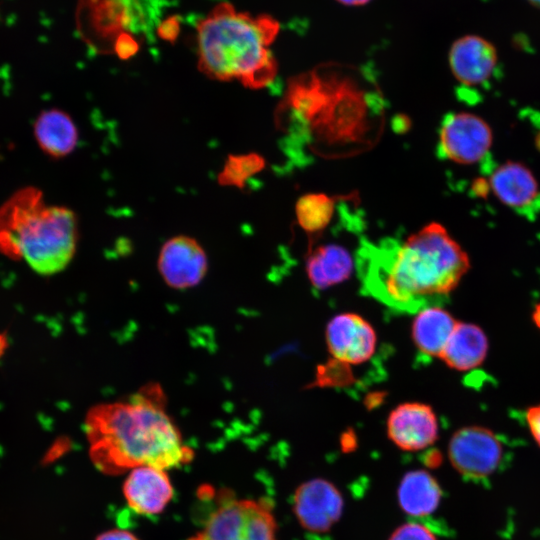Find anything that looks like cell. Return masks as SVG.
I'll return each instance as SVG.
<instances>
[{"instance_id": "3957f363", "label": "cell", "mask_w": 540, "mask_h": 540, "mask_svg": "<svg viewBox=\"0 0 540 540\" xmlns=\"http://www.w3.org/2000/svg\"><path fill=\"white\" fill-rule=\"evenodd\" d=\"M280 29L269 14L253 15L220 2L196 25L198 68L214 80L264 88L277 76L271 46Z\"/></svg>"}, {"instance_id": "603a6c76", "label": "cell", "mask_w": 540, "mask_h": 540, "mask_svg": "<svg viewBox=\"0 0 540 540\" xmlns=\"http://www.w3.org/2000/svg\"><path fill=\"white\" fill-rule=\"evenodd\" d=\"M263 166L264 161L259 155L230 157L220 179L227 184L242 186L247 178L260 171Z\"/></svg>"}, {"instance_id": "4316f807", "label": "cell", "mask_w": 540, "mask_h": 540, "mask_svg": "<svg viewBox=\"0 0 540 540\" xmlns=\"http://www.w3.org/2000/svg\"><path fill=\"white\" fill-rule=\"evenodd\" d=\"M471 190L476 197L486 198L491 194L488 177L476 178L471 185Z\"/></svg>"}, {"instance_id": "8fae6325", "label": "cell", "mask_w": 540, "mask_h": 540, "mask_svg": "<svg viewBox=\"0 0 540 540\" xmlns=\"http://www.w3.org/2000/svg\"><path fill=\"white\" fill-rule=\"evenodd\" d=\"M325 339L330 354L345 364H361L371 358L377 337L372 325L362 316L346 312L327 324Z\"/></svg>"}, {"instance_id": "d6986e66", "label": "cell", "mask_w": 540, "mask_h": 540, "mask_svg": "<svg viewBox=\"0 0 540 540\" xmlns=\"http://www.w3.org/2000/svg\"><path fill=\"white\" fill-rule=\"evenodd\" d=\"M442 491L437 480L426 470L407 472L397 488V501L401 510L412 517L432 514L441 501Z\"/></svg>"}, {"instance_id": "4dcf8cb0", "label": "cell", "mask_w": 540, "mask_h": 540, "mask_svg": "<svg viewBox=\"0 0 540 540\" xmlns=\"http://www.w3.org/2000/svg\"><path fill=\"white\" fill-rule=\"evenodd\" d=\"M529 1L532 5L540 8V0H527Z\"/></svg>"}, {"instance_id": "52a82bcc", "label": "cell", "mask_w": 540, "mask_h": 540, "mask_svg": "<svg viewBox=\"0 0 540 540\" xmlns=\"http://www.w3.org/2000/svg\"><path fill=\"white\" fill-rule=\"evenodd\" d=\"M493 143L494 132L486 119L473 112L457 111L443 118L437 146L445 160L468 166L483 161Z\"/></svg>"}, {"instance_id": "ffe728a7", "label": "cell", "mask_w": 540, "mask_h": 540, "mask_svg": "<svg viewBox=\"0 0 540 540\" xmlns=\"http://www.w3.org/2000/svg\"><path fill=\"white\" fill-rule=\"evenodd\" d=\"M34 134L38 146L53 158L70 154L78 141L74 121L66 112L59 109L43 111L35 121Z\"/></svg>"}, {"instance_id": "83f0119b", "label": "cell", "mask_w": 540, "mask_h": 540, "mask_svg": "<svg viewBox=\"0 0 540 540\" xmlns=\"http://www.w3.org/2000/svg\"><path fill=\"white\" fill-rule=\"evenodd\" d=\"M340 4L347 6H360L369 3L371 0H336Z\"/></svg>"}, {"instance_id": "cb8c5ba5", "label": "cell", "mask_w": 540, "mask_h": 540, "mask_svg": "<svg viewBox=\"0 0 540 540\" xmlns=\"http://www.w3.org/2000/svg\"><path fill=\"white\" fill-rule=\"evenodd\" d=\"M388 540H437L435 534L418 522H407L398 526Z\"/></svg>"}, {"instance_id": "30bf717a", "label": "cell", "mask_w": 540, "mask_h": 540, "mask_svg": "<svg viewBox=\"0 0 540 540\" xmlns=\"http://www.w3.org/2000/svg\"><path fill=\"white\" fill-rule=\"evenodd\" d=\"M157 266L167 285L174 289H187L202 281L208 269V259L197 240L179 235L162 245Z\"/></svg>"}, {"instance_id": "d4e9b609", "label": "cell", "mask_w": 540, "mask_h": 540, "mask_svg": "<svg viewBox=\"0 0 540 540\" xmlns=\"http://www.w3.org/2000/svg\"><path fill=\"white\" fill-rule=\"evenodd\" d=\"M526 421L533 438L540 446V404L527 409Z\"/></svg>"}, {"instance_id": "f1b7e54d", "label": "cell", "mask_w": 540, "mask_h": 540, "mask_svg": "<svg viewBox=\"0 0 540 540\" xmlns=\"http://www.w3.org/2000/svg\"><path fill=\"white\" fill-rule=\"evenodd\" d=\"M532 320L534 324L540 328V303L537 304L534 308V311L532 313Z\"/></svg>"}, {"instance_id": "4fadbf2b", "label": "cell", "mask_w": 540, "mask_h": 540, "mask_svg": "<svg viewBox=\"0 0 540 540\" xmlns=\"http://www.w3.org/2000/svg\"><path fill=\"white\" fill-rule=\"evenodd\" d=\"M488 180L491 194L515 212L524 215L540 204V183L525 163L507 160L493 169Z\"/></svg>"}, {"instance_id": "9a60e30c", "label": "cell", "mask_w": 540, "mask_h": 540, "mask_svg": "<svg viewBox=\"0 0 540 540\" xmlns=\"http://www.w3.org/2000/svg\"><path fill=\"white\" fill-rule=\"evenodd\" d=\"M123 495L129 508L145 516L158 515L171 502L173 484L167 470L140 466L130 470L123 483Z\"/></svg>"}, {"instance_id": "2e32d148", "label": "cell", "mask_w": 540, "mask_h": 540, "mask_svg": "<svg viewBox=\"0 0 540 540\" xmlns=\"http://www.w3.org/2000/svg\"><path fill=\"white\" fill-rule=\"evenodd\" d=\"M353 258L344 246L328 243L310 250L306 272L310 283L317 289H326L344 282L353 270Z\"/></svg>"}, {"instance_id": "7a4b0ae2", "label": "cell", "mask_w": 540, "mask_h": 540, "mask_svg": "<svg viewBox=\"0 0 540 540\" xmlns=\"http://www.w3.org/2000/svg\"><path fill=\"white\" fill-rule=\"evenodd\" d=\"M368 254L366 289L386 305L406 312L448 295L470 268L467 252L438 222Z\"/></svg>"}, {"instance_id": "6da1fadb", "label": "cell", "mask_w": 540, "mask_h": 540, "mask_svg": "<svg viewBox=\"0 0 540 540\" xmlns=\"http://www.w3.org/2000/svg\"><path fill=\"white\" fill-rule=\"evenodd\" d=\"M159 389L149 388L130 398L93 406L84 431L94 466L118 475L140 467L177 468L193 458L178 428L164 410Z\"/></svg>"}, {"instance_id": "ac0fdd59", "label": "cell", "mask_w": 540, "mask_h": 540, "mask_svg": "<svg viewBox=\"0 0 540 540\" xmlns=\"http://www.w3.org/2000/svg\"><path fill=\"white\" fill-rule=\"evenodd\" d=\"M488 352V339L475 324L457 322L440 358L450 368L467 371L478 367Z\"/></svg>"}, {"instance_id": "277c9868", "label": "cell", "mask_w": 540, "mask_h": 540, "mask_svg": "<svg viewBox=\"0 0 540 540\" xmlns=\"http://www.w3.org/2000/svg\"><path fill=\"white\" fill-rule=\"evenodd\" d=\"M283 100L319 144L362 143L368 134V95L344 68L330 64L292 78Z\"/></svg>"}, {"instance_id": "e0dca14e", "label": "cell", "mask_w": 540, "mask_h": 540, "mask_svg": "<svg viewBox=\"0 0 540 540\" xmlns=\"http://www.w3.org/2000/svg\"><path fill=\"white\" fill-rule=\"evenodd\" d=\"M457 321L447 310L426 306L417 311L412 322V340L421 354L441 356Z\"/></svg>"}, {"instance_id": "5bb4252c", "label": "cell", "mask_w": 540, "mask_h": 540, "mask_svg": "<svg viewBox=\"0 0 540 540\" xmlns=\"http://www.w3.org/2000/svg\"><path fill=\"white\" fill-rule=\"evenodd\" d=\"M453 77L466 87H477L488 82L498 64L494 44L479 35H464L456 39L448 53Z\"/></svg>"}, {"instance_id": "9c48e42d", "label": "cell", "mask_w": 540, "mask_h": 540, "mask_svg": "<svg viewBox=\"0 0 540 540\" xmlns=\"http://www.w3.org/2000/svg\"><path fill=\"white\" fill-rule=\"evenodd\" d=\"M344 499L329 480L312 478L294 491L292 511L299 525L311 533H326L340 520Z\"/></svg>"}, {"instance_id": "7402d4cb", "label": "cell", "mask_w": 540, "mask_h": 540, "mask_svg": "<svg viewBox=\"0 0 540 540\" xmlns=\"http://www.w3.org/2000/svg\"><path fill=\"white\" fill-rule=\"evenodd\" d=\"M336 199L323 193H310L299 198L295 206L299 226L310 236L320 234L330 224Z\"/></svg>"}, {"instance_id": "7c38bea8", "label": "cell", "mask_w": 540, "mask_h": 540, "mask_svg": "<svg viewBox=\"0 0 540 540\" xmlns=\"http://www.w3.org/2000/svg\"><path fill=\"white\" fill-rule=\"evenodd\" d=\"M387 436L399 449L421 451L438 438V419L428 404L405 402L396 406L387 418Z\"/></svg>"}, {"instance_id": "5b68a950", "label": "cell", "mask_w": 540, "mask_h": 540, "mask_svg": "<svg viewBox=\"0 0 540 540\" xmlns=\"http://www.w3.org/2000/svg\"><path fill=\"white\" fill-rule=\"evenodd\" d=\"M78 239L75 213L64 206L35 210L24 222L14 244V258H22L38 274L53 275L73 259Z\"/></svg>"}, {"instance_id": "484cf974", "label": "cell", "mask_w": 540, "mask_h": 540, "mask_svg": "<svg viewBox=\"0 0 540 540\" xmlns=\"http://www.w3.org/2000/svg\"><path fill=\"white\" fill-rule=\"evenodd\" d=\"M95 540H140L134 533L125 529H110L100 533Z\"/></svg>"}, {"instance_id": "f546056e", "label": "cell", "mask_w": 540, "mask_h": 540, "mask_svg": "<svg viewBox=\"0 0 540 540\" xmlns=\"http://www.w3.org/2000/svg\"><path fill=\"white\" fill-rule=\"evenodd\" d=\"M7 347H8L7 337L3 333H0V357L3 356Z\"/></svg>"}, {"instance_id": "8992f818", "label": "cell", "mask_w": 540, "mask_h": 540, "mask_svg": "<svg viewBox=\"0 0 540 540\" xmlns=\"http://www.w3.org/2000/svg\"><path fill=\"white\" fill-rule=\"evenodd\" d=\"M187 540H278L277 522L271 506L264 500L228 499Z\"/></svg>"}, {"instance_id": "44dd1931", "label": "cell", "mask_w": 540, "mask_h": 540, "mask_svg": "<svg viewBox=\"0 0 540 540\" xmlns=\"http://www.w3.org/2000/svg\"><path fill=\"white\" fill-rule=\"evenodd\" d=\"M44 203L36 188L15 193L0 209V251L13 258L16 236L28 217Z\"/></svg>"}, {"instance_id": "ba28073f", "label": "cell", "mask_w": 540, "mask_h": 540, "mask_svg": "<svg viewBox=\"0 0 540 540\" xmlns=\"http://www.w3.org/2000/svg\"><path fill=\"white\" fill-rule=\"evenodd\" d=\"M502 444L488 428L467 426L457 430L448 445L452 466L464 477L478 480L488 477L500 465Z\"/></svg>"}]
</instances>
